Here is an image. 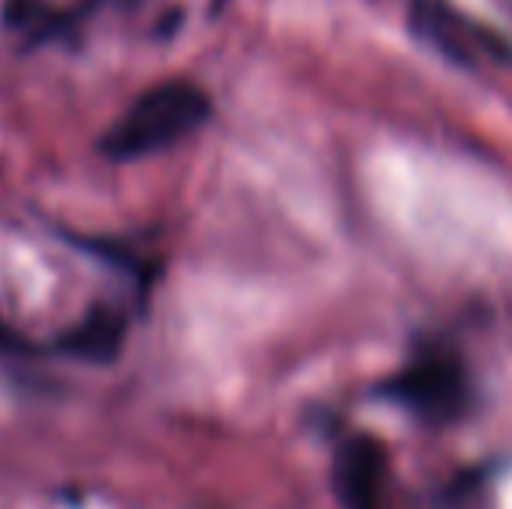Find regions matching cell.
I'll return each instance as SVG.
<instances>
[{
  "label": "cell",
  "mask_w": 512,
  "mask_h": 509,
  "mask_svg": "<svg viewBox=\"0 0 512 509\" xmlns=\"http://www.w3.org/2000/svg\"><path fill=\"white\" fill-rule=\"evenodd\" d=\"M209 119V98L189 81H164L143 91L129 112L102 136V150L115 161L157 154L185 140Z\"/></svg>",
  "instance_id": "6da1fadb"
},
{
  "label": "cell",
  "mask_w": 512,
  "mask_h": 509,
  "mask_svg": "<svg viewBox=\"0 0 512 509\" xmlns=\"http://www.w3.org/2000/svg\"><path fill=\"white\" fill-rule=\"evenodd\" d=\"M411 32L422 42H429L439 56L460 63V67H474L488 56L509 60V46L499 35L481 28L478 21L464 18L446 0H415L411 4Z\"/></svg>",
  "instance_id": "7a4b0ae2"
},
{
  "label": "cell",
  "mask_w": 512,
  "mask_h": 509,
  "mask_svg": "<svg viewBox=\"0 0 512 509\" xmlns=\"http://www.w3.org/2000/svg\"><path fill=\"white\" fill-rule=\"evenodd\" d=\"M384 394H391L394 401L408 405L411 412L425 415V419L443 422L464 412L467 377L457 360H450L443 353H429V356H418L394 381H387Z\"/></svg>",
  "instance_id": "3957f363"
},
{
  "label": "cell",
  "mask_w": 512,
  "mask_h": 509,
  "mask_svg": "<svg viewBox=\"0 0 512 509\" xmlns=\"http://www.w3.org/2000/svg\"><path fill=\"white\" fill-rule=\"evenodd\" d=\"M122 339H126V318L112 307H95L84 321H77L60 339V349L77 360L108 363L119 356Z\"/></svg>",
  "instance_id": "277c9868"
},
{
  "label": "cell",
  "mask_w": 512,
  "mask_h": 509,
  "mask_svg": "<svg viewBox=\"0 0 512 509\" xmlns=\"http://www.w3.org/2000/svg\"><path fill=\"white\" fill-rule=\"evenodd\" d=\"M377 475H380V450L373 440L359 436L349 440L338 454V492L352 509H366L373 503V489H377Z\"/></svg>",
  "instance_id": "5b68a950"
},
{
  "label": "cell",
  "mask_w": 512,
  "mask_h": 509,
  "mask_svg": "<svg viewBox=\"0 0 512 509\" xmlns=\"http://www.w3.org/2000/svg\"><path fill=\"white\" fill-rule=\"evenodd\" d=\"M0 353L11 356V353H28V342L21 339L18 332H14L11 325H7L4 318H0Z\"/></svg>",
  "instance_id": "8992f818"
},
{
  "label": "cell",
  "mask_w": 512,
  "mask_h": 509,
  "mask_svg": "<svg viewBox=\"0 0 512 509\" xmlns=\"http://www.w3.org/2000/svg\"><path fill=\"white\" fill-rule=\"evenodd\" d=\"M220 4H223V0H216V7H220Z\"/></svg>",
  "instance_id": "52a82bcc"
}]
</instances>
